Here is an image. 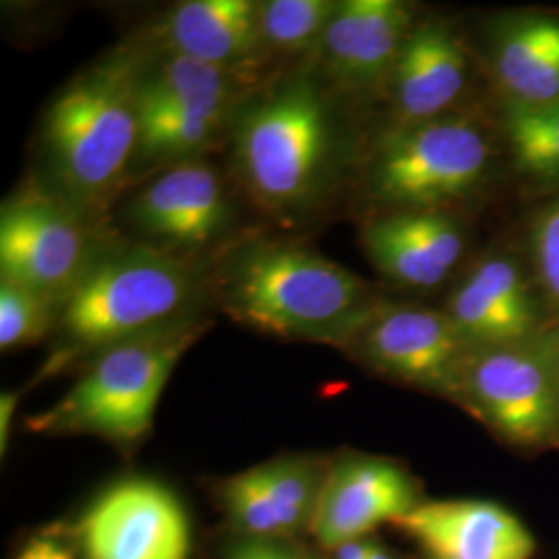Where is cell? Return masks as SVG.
I'll return each mask as SVG.
<instances>
[{
  "mask_svg": "<svg viewBox=\"0 0 559 559\" xmlns=\"http://www.w3.org/2000/svg\"><path fill=\"white\" fill-rule=\"evenodd\" d=\"M338 9L332 0H267L260 4L261 41L265 52L318 50Z\"/></svg>",
  "mask_w": 559,
  "mask_h": 559,
  "instance_id": "603a6c76",
  "label": "cell"
},
{
  "mask_svg": "<svg viewBox=\"0 0 559 559\" xmlns=\"http://www.w3.org/2000/svg\"><path fill=\"white\" fill-rule=\"evenodd\" d=\"M59 305L15 282L0 280V348L2 353L34 344L57 328Z\"/></svg>",
  "mask_w": 559,
  "mask_h": 559,
  "instance_id": "cb8c5ba5",
  "label": "cell"
},
{
  "mask_svg": "<svg viewBox=\"0 0 559 559\" xmlns=\"http://www.w3.org/2000/svg\"><path fill=\"white\" fill-rule=\"evenodd\" d=\"M477 57L498 108L535 110L559 102L558 13H500L485 25Z\"/></svg>",
  "mask_w": 559,
  "mask_h": 559,
  "instance_id": "5bb4252c",
  "label": "cell"
},
{
  "mask_svg": "<svg viewBox=\"0 0 559 559\" xmlns=\"http://www.w3.org/2000/svg\"><path fill=\"white\" fill-rule=\"evenodd\" d=\"M205 323L189 318L102 350L52 408L27 420V429L135 448L150 433L166 383L207 330Z\"/></svg>",
  "mask_w": 559,
  "mask_h": 559,
  "instance_id": "8992f818",
  "label": "cell"
},
{
  "mask_svg": "<svg viewBox=\"0 0 559 559\" xmlns=\"http://www.w3.org/2000/svg\"><path fill=\"white\" fill-rule=\"evenodd\" d=\"M288 540L290 539H260L237 535L224 545L222 559H311Z\"/></svg>",
  "mask_w": 559,
  "mask_h": 559,
  "instance_id": "4316f807",
  "label": "cell"
},
{
  "mask_svg": "<svg viewBox=\"0 0 559 559\" xmlns=\"http://www.w3.org/2000/svg\"><path fill=\"white\" fill-rule=\"evenodd\" d=\"M230 214L221 175L200 158L164 168L129 205L131 222L140 230L182 251L218 239L230 224Z\"/></svg>",
  "mask_w": 559,
  "mask_h": 559,
  "instance_id": "d6986e66",
  "label": "cell"
},
{
  "mask_svg": "<svg viewBox=\"0 0 559 559\" xmlns=\"http://www.w3.org/2000/svg\"><path fill=\"white\" fill-rule=\"evenodd\" d=\"M138 69L129 57L92 67L62 87L44 117L60 195L83 218L124 185L138 150Z\"/></svg>",
  "mask_w": 559,
  "mask_h": 559,
  "instance_id": "3957f363",
  "label": "cell"
},
{
  "mask_svg": "<svg viewBox=\"0 0 559 559\" xmlns=\"http://www.w3.org/2000/svg\"><path fill=\"white\" fill-rule=\"evenodd\" d=\"M399 526L431 559H531L537 551L526 524L493 501H420Z\"/></svg>",
  "mask_w": 559,
  "mask_h": 559,
  "instance_id": "ffe728a7",
  "label": "cell"
},
{
  "mask_svg": "<svg viewBox=\"0 0 559 559\" xmlns=\"http://www.w3.org/2000/svg\"><path fill=\"white\" fill-rule=\"evenodd\" d=\"M443 311L473 350L526 342L558 325L524 247L514 245L489 247L471 261Z\"/></svg>",
  "mask_w": 559,
  "mask_h": 559,
  "instance_id": "30bf717a",
  "label": "cell"
},
{
  "mask_svg": "<svg viewBox=\"0 0 559 559\" xmlns=\"http://www.w3.org/2000/svg\"><path fill=\"white\" fill-rule=\"evenodd\" d=\"M524 251L547 309L559 325V191L533 212Z\"/></svg>",
  "mask_w": 559,
  "mask_h": 559,
  "instance_id": "d4e9b609",
  "label": "cell"
},
{
  "mask_svg": "<svg viewBox=\"0 0 559 559\" xmlns=\"http://www.w3.org/2000/svg\"><path fill=\"white\" fill-rule=\"evenodd\" d=\"M323 479L316 460H270L224 480L222 508L240 537L290 539L311 528Z\"/></svg>",
  "mask_w": 559,
  "mask_h": 559,
  "instance_id": "ac0fdd59",
  "label": "cell"
},
{
  "mask_svg": "<svg viewBox=\"0 0 559 559\" xmlns=\"http://www.w3.org/2000/svg\"><path fill=\"white\" fill-rule=\"evenodd\" d=\"M96 260L87 221L60 195L27 185L2 203V280L60 307Z\"/></svg>",
  "mask_w": 559,
  "mask_h": 559,
  "instance_id": "ba28073f",
  "label": "cell"
},
{
  "mask_svg": "<svg viewBox=\"0 0 559 559\" xmlns=\"http://www.w3.org/2000/svg\"><path fill=\"white\" fill-rule=\"evenodd\" d=\"M506 158L498 115L477 106L404 129H383L365 164V195L385 212H456Z\"/></svg>",
  "mask_w": 559,
  "mask_h": 559,
  "instance_id": "7a4b0ae2",
  "label": "cell"
},
{
  "mask_svg": "<svg viewBox=\"0 0 559 559\" xmlns=\"http://www.w3.org/2000/svg\"><path fill=\"white\" fill-rule=\"evenodd\" d=\"M369 559H400L396 554H392L388 547H383L380 540L373 543V549H371V556Z\"/></svg>",
  "mask_w": 559,
  "mask_h": 559,
  "instance_id": "f546056e",
  "label": "cell"
},
{
  "mask_svg": "<svg viewBox=\"0 0 559 559\" xmlns=\"http://www.w3.org/2000/svg\"><path fill=\"white\" fill-rule=\"evenodd\" d=\"M168 55L242 73L263 57L260 4L249 0H187L160 23Z\"/></svg>",
  "mask_w": 559,
  "mask_h": 559,
  "instance_id": "44dd1931",
  "label": "cell"
},
{
  "mask_svg": "<svg viewBox=\"0 0 559 559\" xmlns=\"http://www.w3.org/2000/svg\"><path fill=\"white\" fill-rule=\"evenodd\" d=\"M348 355L402 385L456 400L473 348L443 309L381 302L342 346Z\"/></svg>",
  "mask_w": 559,
  "mask_h": 559,
  "instance_id": "9c48e42d",
  "label": "cell"
},
{
  "mask_svg": "<svg viewBox=\"0 0 559 559\" xmlns=\"http://www.w3.org/2000/svg\"><path fill=\"white\" fill-rule=\"evenodd\" d=\"M83 559H189L191 524L177 496L152 479L106 489L75 526Z\"/></svg>",
  "mask_w": 559,
  "mask_h": 559,
  "instance_id": "8fae6325",
  "label": "cell"
},
{
  "mask_svg": "<svg viewBox=\"0 0 559 559\" xmlns=\"http://www.w3.org/2000/svg\"><path fill=\"white\" fill-rule=\"evenodd\" d=\"M195 293L193 267L166 249L133 247L98 258L59 307V342L44 373L189 320Z\"/></svg>",
  "mask_w": 559,
  "mask_h": 559,
  "instance_id": "277c9868",
  "label": "cell"
},
{
  "mask_svg": "<svg viewBox=\"0 0 559 559\" xmlns=\"http://www.w3.org/2000/svg\"><path fill=\"white\" fill-rule=\"evenodd\" d=\"M468 242L459 212L371 214L360 228L369 261L390 282L411 290L445 284L466 258Z\"/></svg>",
  "mask_w": 559,
  "mask_h": 559,
  "instance_id": "9a60e30c",
  "label": "cell"
},
{
  "mask_svg": "<svg viewBox=\"0 0 559 559\" xmlns=\"http://www.w3.org/2000/svg\"><path fill=\"white\" fill-rule=\"evenodd\" d=\"M506 158L535 189L559 191V102L535 108H496Z\"/></svg>",
  "mask_w": 559,
  "mask_h": 559,
  "instance_id": "7402d4cb",
  "label": "cell"
},
{
  "mask_svg": "<svg viewBox=\"0 0 559 559\" xmlns=\"http://www.w3.org/2000/svg\"><path fill=\"white\" fill-rule=\"evenodd\" d=\"M475 71H480L479 57L454 23L440 17L417 21L383 90L390 104L385 129H404L471 108Z\"/></svg>",
  "mask_w": 559,
  "mask_h": 559,
  "instance_id": "7c38bea8",
  "label": "cell"
},
{
  "mask_svg": "<svg viewBox=\"0 0 559 559\" xmlns=\"http://www.w3.org/2000/svg\"><path fill=\"white\" fill-rule=\"evenodd\" d=\"M218 295L242 325L338 348L383 302L367 280L290 240H255L230 255Z\"/></svg>",
  "mask_w": 559,
  "mask_h": 559,
  "instance_id": "6da1fadb",
  "label": "cell"
},
{
  "mask_svg": "<svg viewBox=\"0 0 559 559\" xmlns=\"http://www.w3.org/2000/svg\"><path fill=\"white\" fill-rule=\"evenodd\" d=\"M454 402L514 450L559 445V325L526 342L473 350Z\"/></svg>",
  "mask_w": 559,
  "mask_h": 559,
  "instance_id": "52a82bcc",
  "label": "cell"
},
{
  "mask_svg": "<svg viewBox=\"0 0 559 559\" xmlns=\"http://www.w3.org/2000/svg\"><path fill=\"white\" fill-rule=\"evenodd\" d=\"M334 112L307 78L282 83L237 120L233 158L247 193L274 214L311 207L328 189L340 150Z\"/></svg>",
  "mask_w": 559,
  "mask_h": 559,
  "instance_id": "5b68a950",
  "label": "cell"
},
{
  "mask_svg": "<svg viewBox=\"0 0 559 559\" xmlns=\"http://www.w3.org/2000/svg\"><path fill=\"white\" fill-rule=\"evenodd\" d=\"M80 554L75 526L55 522L23 540L13 559H78Z\"/></svg>",
  "mask_w": 559,
  "mask_h": 559,
  "instance_id": "484cf974",
  "label": "cell"
},
{
  "mask_svg": "<svg viewBox=\"0 0 559 559\" xmlns=\"http://www.w3.org/2000/svg\"><path fill=\"white\" fill-rule=\"evenodd\" d=\"M419 503V485L400 462L346 454L325 468L311 533L334 551L342 543L369 537L381 524H399Z\"/></svg>",
  "mask_w": 559,
  "mask_h": 559,
  "instance_id": "4fadbf2b",
  "label": "cell"
},
{
  "mask_svg": "<svg viewBox=\"0 0 559 559\" xmlns=\"http://www.w3.org/2000/svg\"><path fill=\"white\" fill-rule=\"evenodd\" d=\"M417 11L400 0H344L318 52L330 78L353 92H383L417 25Z\"/></svg>",
  "mask_w": 559,
  "mask_h": 559,
  "instance_id": "e0dca14e",
  "label": "cell"
},
{
  "mask_svg": "<svg viewBox=\"0 0 559 559\" xmlns=\"http://www.w3.org/2000/svg\"><path fill=\"white\" fill-rule=\"evenodd\" d=\"M20 404V394L17 392H2L0 396V454H7L9 440H11V427H13V417Z\"/></svg>",
  "mask_w": 559,
  "mask_h": 559,
  "instance_id": "83f0119b",
  "label": "cell"
},
{
  "mask_svg": "<svg viewBox=\"0 0 559 559\" xmlns=\"http://www.w3.org/2000/svg\"><path fill=\"white\" fill-rule=\"evenodd\" d=\"M239 96L185 83H138V150L133 166L170 168L198 160L218 140Z\"/></svg>",
  "mask_w": 559,
  "mask_h": 559,
  "instance_id": "2e32d148",
  "label": "cell"
},
{
  "mask_svg": "<svg viewBox=\"0 0 559 559\" xmlns=\"http://www.w3.org/2000/svg\"><path fill=\"white\" fill-rule=\"evenodd\" d=\"M373 543H376V539H371V537L342 543L340 547L332 551V559H369Z\"/></svg>",
  "mask_w": 559,
  "mask_h": 559,
  "instance_id": "f1b7e54d",
  "label": "cell"
}]
</instances>
